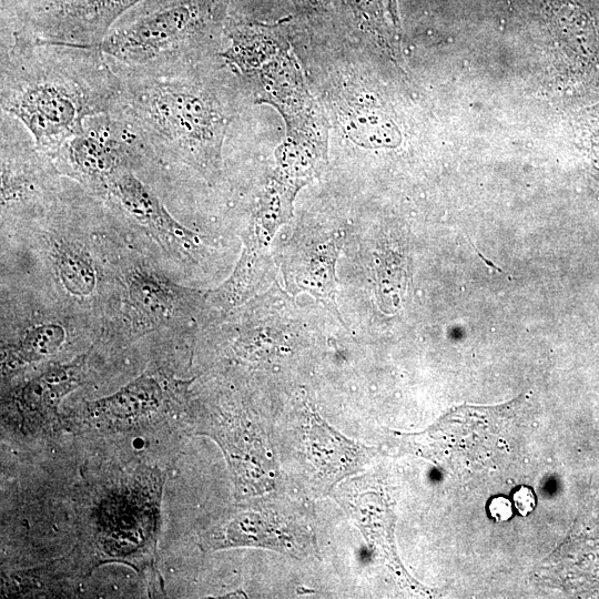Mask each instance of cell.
I'll list each match as a JSON object with an SVG mask.
<instances>
[{
    "instance_id": "1",
    "label": "cell",
    "mask_w": 599,
    "mask_h": 599,
    "mask_svg": "<svg viewBox=\"0 0 599 599\" xmlns=\"http://www.w3.org/2000/svg\"><path fill=\"white\" fill-rule=\"evenodd\" d=\"M1 59L2 113L48 155L90 116L116 110L120 78L97 48L39 43L13 33Z\"/></svg>"
},
{
    "instance_id": "7",
    "label": "cell",
    "mask_w": 599,
    "mask_h": 599,
    "mask_svg": "<svg viewBox=\"0 0 599 599\" xmlns=\"http://www.w3.org/2000/svg\"><path fill=\"white\" fill-rule=\"evenodd\" d=\"M106 191L131 217L171 250L191 253L200 245L199 236L176 222L158 196L132 173L131 169L119 171L110 180Z\"/></svg>"
},
{
    "instance_id": "13",
    "label": "cell",
    "mask_w": 599,
    "mask_h": 599,
    "mask_svg": "<svg viewBox=\"0 0 599 599\" xmlns=\"http://www.w3.org/2000/svg\"><path fill=\"white\" fill-rule=\"evenodd\" d=\"M128 288L132 304L144 316L165 321L174 315V284L154 273L136 270L129 276Z\"/></svg>"
},
{
    "instance_id": "18",
    "label": "cell",
    "mask_w": 599,
    "mask_h": 599,
    "mask_svg": "<svg viewBox=\"0 0 599 599\" xmlns=\"http://www.w3.org/2000/svg\"><path fill=\"white\" fill-rule=\"evenodd\" d=\"M489 512L498 521H505L512 515V508L508 499L495 497L489 502Z\"/></svg>"
},
{
    "instance_id": "12",
    "label": "cell",
    "mask_w": 599,
    "mask_h": 599,
    "mask_svg": "<svg viewBox=\"0 0 599 599\" xmlns=\"http://www.w3.org/2000/svg\"><path fill=\"white\" fill-rule=\"evenodd\" d=\"M309 443L315 465L333 478L351 474L363 459L362 446L347 441L317 417L311 428Z\"/></svg>"
},
{
    "instance_id": "20",
    "label": "cell",
    "mask_w": 599,
    "mask_h": 599,
    "mask_svg": "<svg viewBox=\"0 0 599 599\" xmlns=\"http://www.w3.org/2000/svg\"><path fill=\"white\" fill-rule=\"evenodd\" d=\"M22 1L26 2V4H27L26 9H29L31 7L38 6V4H40L42 2H45L48 0H22Z\"/></svg>"
},
{
    "instance_id": "10",
    "label": "cell",
    "mask_w": 599,
    "mask_h": 599,
    "mask_svg": "<svg viewBox=\"0 0 599 599\" xmlns=\"http://www.w3.org/2000/svg\"><path fill=\"white\" fill-rule=\"evenodd\" d=\"M209 548L221 549L238 546H257L280 551L295 550V539L288 530L255 512L235 516L224 526L209 534Z\"/></svg>"
},
{
    "instance_id": "6",
    "label": "cell",
    "mask_w": 599,
    "mask_h": 599,
    "mask_svg": "<svg viewBox=\"0 0 599 599\" xmlns=\"http://www.w3.org/2000/svg\"><path fill=\"white\" fill-rule=\"evenodd\" d=\"M171 394L166 382L143 374L116 393L87 403L81 410L80 426L98 430H124L148 425L170 408Z\"/></svg>"
},
{
    "instance_id": "15",
    "label": "cell",
    "mask_w": 599,
    "mask_h": 599,
    "mask_svg": "<svg viewBox=\"0 0 599 599\" xmlns=\"http://www.w3.org/2000/svg\"><path fill=\"white\" fill-rule=\"evenodd\" d=\"M53 262L59 280L71 294L82 297L93 291L95 271L82 251L65 243L59 244L53 251Z\"/></svg>"
},
{
    "instance_id": "3",
    "label": "cell",
    "mask_w": 599,
    "mask_h": 599,
    "mask_svg": "<svg viewBox=\"0 0 599 599\" xmlns=\"http://www.w3.org/2000/svg\"><path fill=\"white\" fill-rule=\"evenodd\" d=\"M230 0H166L95 47L126 71L179 70L224 28Z\"/></svg>"
},
{
    "instance_id": "16",
    "label": "cell",
    "mask_w": 599,
    "mask_h": 599,
    "mask_svg": "<svg viewBox=\"0 0 599 599\" xmlns=\"http://www.w3.org/2000/svg\"><path fill=\"white\" fill-rule=\"evenodd\" d=\"M357 27L377 43L385 42V23L380 0H344Z\"/></svg>"
},
{
    "instance_id": "11",
    "label": "cell",
    "mask_w": 599,
    "mask_h": 599,
    "mask_svg": "<svg viewBox=\"0 0 599 599\" xmlns=\"http://www.w3.org/2000/svg\"><path fill=\"white\" fill-rule=\"evenodd\" d=\"M347 134L361 145L369 148L394 146L399 143L397 128L378 108L361 94L342 106Z\"/></svg>"
},
{
    "instance_id": "9",
    "label": "cell",
    "mask_w": 599,
    "mask_h": 599,
    "mask_svg": "<svg viewBox=\"0 0 599 599\" xmlns=\"http://www.w3.org/2000/svg\"><path fill=\"white\" fill-rule=\"evenodd\" d=\"M207 432L222 447L243 493H263L271 483V463L253 429L242 422L217 424Z\"/></svg>"
},
{
    "instance_id": "4",
    "label": "cell",
    "mask_w": 599,
    "mask_h": 599,
    "mask_svg": "<svg viewBox=\"0 0 599 599\" xmlns=\"http://www.w3.org/2000/svg\"><path fill=\"white\" fill-rule=\"evenodd\" d=\"M144 142L120 114L88 118L81 132L65 140L50 155L58 166L95 190L106 191L110 180L130 162Z\"/></svg>"
},
{
    "instance_id": "17",
    "label": "cell",
    "mask_w": 599,
    "mask_h": 599,
    "mask_svg": "<svg viewBox=\"0 0 599 599\" xmlns=\"http://www.w3.org/2000/svg\"><path fill=\"white\" fill-rule=\"evenodd\" d=\"M514 504L520 515H528L535 508L534 493L528 487H520L514 493Z\"/></svg>"
},
{
    "instance_id": "14",
    "label": "cell",
    "mask_w": 599,
    "mask_h": 599,
    "mask_svg": "<svg viewBox=\"0 0 599 599\" xmlns=\"http://www.w3.org/2000/svg\"><path fill=\"white\" fill-rule=\"evenodd\" d=\"M65 339L64 328L57 323L41 324L30 328L19 344L6 355L2 362L6 369L40 362L55 354Z\"/></svg>"
},
{
    "instance_id": "19",
    "label": "cell",
    "mask_w": 599,
    "mask_h": 599,
    "mask_svg": "<svg viewBox=\"0 0 599 599\" xmlns=\"http://www.w3.org/2000/svg\"><path fill=\"white\" fill-rule=\"evenodd\" d=\"M294 4L304 11H316L324 8L327 0H292Z\"/></svg>"
},
{
    "instance_id": "2",
    "label": "cell",
    "mask_w": 599,
    "mask_h": 599,
    "mask_svg": "<svg viewBox=\"0 0 599 599\" xmlns=\"http://www.w3.org/2000/svg\"><path fill=\"white\" fill-rule=\"evenodd\" d=\"M179 71L125 70L128 75L119 77L118 110L144 144L213 180L221 170L231 118L207 88Z\"/></svg>"
},
{
    "instance_id": "5",
    "label": "cell",
    "mask_w": 599,
    "mask_h": 599,
    "mask_svg": "<svg viewBox=\"0 0 599 599\" xmlns=\"http://www.w3.org/2000/svg\"><path fill=\"white\" fill-rule=\"evenodd\" d=\"M143 0H48L26 9L16 33L39 43L91 48L99 44L126 11Z\"/></svg>"
},
{
    "instance_id": "8",
    "label": "cell",
    "mask_w": 599,
    "mask_h": 599,
    "mask_svg": "<svg viewBox=\"0 0 599 599\" xmlns=\"http://www.w3.org/2000/svg\"><path fill=\"white\" fill-rule=\"evenodd\" d=\"M83 366L79 358L52 367L21 387L16 394L21 425L35 429L55 419L61 400L81 384Z\"/></svg>"
}]
</instances>
